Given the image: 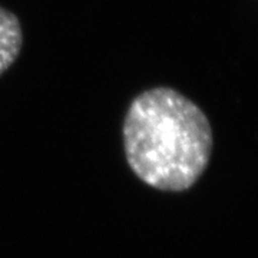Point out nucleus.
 Returning <instances> with one entry per match:
<instances>
[{"label":"nucleus","instance_id":"f257e3e1","mask_svg":"<svg viewBox=\"0 0 258 258\" xmlns=\"http://www.w3.org/2000/svg\"><path fill=\"white\" fill-rule=\"evenodd\" d=\"M122 135L132 172L166 192L189 189L205 172L214 147L203 109L166 86L144 91L131 102Z\"/></svg>","mask_w":258,"mask_h":258},{"label":"nucleus","instance_id":"f03ea898","mask_svg":"<svg viewBox=\"0 0 258 258\" xmlns=\"http://www.w3.org/2000/svg\"><path fill=\"white\" fill-rule=\"evenodd\" d=\"M23 45L18 16L0 6V76L16 62Z\"/></svg>","mask_w":258,"mask_h":258}]
</instances>
